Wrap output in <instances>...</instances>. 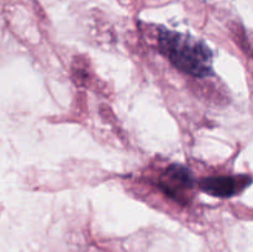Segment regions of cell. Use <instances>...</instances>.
<instances>
[{"label":"cell","mask_w":253,"mask_h":252,"mask_svg":"<svg viewBox=\"0 0 253 252\" xmlns=\"http://www.w3.org/2000/svg\"><path fill=\"white\" fill-rule=\"evenodd\" d=\"M160 51L179 71L193 77H209L212 74V52L200 40L177 31L160 29Z\"/></svg>","instance_id":"6da1fadb"},{"label":"cell","mask_w":253,"mask_h":252,"mask_svg":"<svg viewBox=\"0 0 253 252\" xmlns=\"http://www.w3.org/2000/svg\"><path fill=\"white\" fill-rule=\"evenodd\" d=\"M194 178L188 167L183 165H170L166 168L158 180V187L165 194L175 202L188 203V195L194 188Z\"/></svg>","instance_id":"7a4b0ae2"},{"label":"cell","mask_w":253,"mask_h":252,"mask_svg":"<svg viewBox=\"0 0 253 252\" xmlns=\"http://www.w3.org/2000/svg\"><path fill=\"white\" fill-rule=\"evenodd\" d=\"M252 182V177L249 174L215 175L200 180L199 188L212 197L232 198L244 192Z\"/></svg>","instance_id":"3957f363"}]
</instances>
